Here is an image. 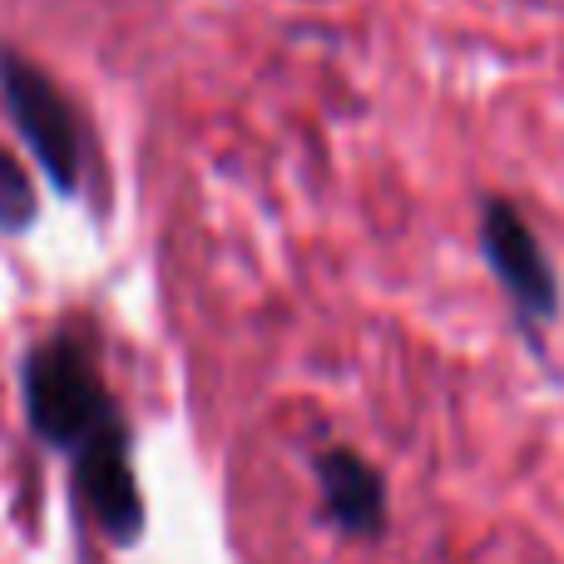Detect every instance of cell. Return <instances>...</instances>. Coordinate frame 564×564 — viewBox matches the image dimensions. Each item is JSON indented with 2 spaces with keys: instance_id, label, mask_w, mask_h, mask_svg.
<instances>
[{
  "instance_id": "cell-1",
  "label": "cell",
  "mask_w": 564,
  "mask_h": 564,
  "mask_svg": "<svg viewBox=\"0 0 564 564\" xmlns=\"http://www.w3.org/2000/svg\"><path fill=\"white\" fill-rule=\"evenodd\" d=\"M25 416L55 451H79L109 416V391L75 337L40 341L25 357Z\"/></svg>"
},
{
  "instance_id": "cell-6",
  "label": "cell",
  "mask_w": 564,
  "mask_h": 564,
  "mask_svg": "<svg viewBox=\"0 0 564 564\" xmlns=\"http://www.w3.org/2000/svg\"><path fill=\"white\" fill-rule=\"evenodd\" d=\"M40 214V198L30 174L20 169V159L0 144V234H25Z\"/></svg>"
},
{
  "instance_id": "cell-4",
  "label": "cell",
  "mask_w": 564,
  "mask_h": 564,
  "mask_svg": "<svg viewBox=\"0 0 564 564\" xmlns=\"http://www.w3.org/2000/svg\"><path fill=\"white\" fill-rule=\"evenodd\" d=\"M75 456V480L85 496L89 516L109 530L115 540H134L144 525V496L134 480V460H129V431L119 416H109L95 436L85 441Z\"/></svg>"
},
{
  "instance_id": "cell-3",
  "label": "cell",
  "mask_w": 564,
  "mask_h": 564,
  "mask_svg": "<svg viewBox=\"0 0 564 564\" xmlns=\"http://www.w3.org/2000/svg\"><path fill=\"white\" fill-rule=\"evenodd\" d=\"M480 253H486L490 273L506 288V297L516 302V312L525 322H550L560 312V282L550 268L545 248H540L535 228L525 224L516 204L490 198L480 214Z\"/></svg>"
},
{
  "instance_id": "cell-2",
  "label": "cell",
  "mask_w": 564,
  "mask_h": 564,
  "mask_svg": "<svg viewBox=\"0 0 564 564\" xmlns=\"http://www.w3.org/2000/svg\"><path fill=\"white\" fill-rule=\"evenodd\" d=\"M0 99L10 109L15 134L25 139L35 164L45 169L50 188L75 194L79 169H85V129H79V109L69 105V95L25 55L0 50Z\"/></svg>"
},
{
  "instance_id": "cell-5",
  "label": "cell",
  "mask_w": 564,
  "mask_h": 564,
  "mask_svg": "<svg viewBox=\"0 0 564 564\" xmlns=\"http://www.w3.org/2000/svg\"><path fill=\"white\" fill-rule=\"evenodd\" d=\"M317 480H322L327 516L337 520L347 535H381V525H387V486H381L371 460H361L357 451H347V446L322 451Z\"/></svg>"
}]
</instances>
